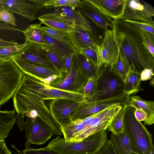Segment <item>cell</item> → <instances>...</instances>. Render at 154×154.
I'll return each instance as SVG.
<instances>
[{"label": "cell", "instance_id": "1", "mask_svg": "<svg viewBox=\"0 0 154 154\" xmlns=\"http://www.w3.org/2000/svg\"><path fill=\"white\" fill-rule=\"evenodd\" d=\"M119 53L131 70L140 74L145 69H153L154 57L144 43L139 29L124 20H113Z\"/></svg>", "mask_w": 154, "mask_h": 154}, {"label": "cell", "instance_id": "2", "mask_svg": "<svg viewBox=\"0 0 154 154\" xmlns=\"http://www.w3.org/2000/svg\"><path fill=\"white\" fill-rule=\"evenodd\" d=\"M12 97L14 109L17 113L22 114L24 118L38 117L50 127L54 135L63 134L61 126L53 118L45 102L17 90Z\"/></svg>", "mask_w": 154, "mask_h": 154}, {"label": "cell", "instance_id": "3", "mask_svg": "<svg viewBox=\"0 0 154 154\" xmlns=\"http://www.w3.org/2000/svg\"><path fill=\"white\" fill-rule=\"evenodd\" d=\"M107 135L105 131L79 141H67L58 136L45 147L57 154H96L108 140Z\"/></svg>", "mask_w": 154, "mask_h": 154}, {"label": "cell", "instance_id": "4", "mask_svg": "<svg viewBox=\"0 0 154 154\" xmlns=\"http://www.w3.org/2000/svg\"><path fill=\"white\" fill-rule=\"evenodd\" d=\"M17 90L35 97L45 102L47 100L66 99L81 103L85 100L83 93L64 91L45 85L36 78L24 74Z\"/></svg>", "mask_w": 154, "mask_h": 154}, {"label": "cell", "instance_id": "5", "mask_svg": "<svg viewBox=\"0 0 154 154\" xmlns=\"http://www.w3.org/2000/svg\"><path fill=\"white\" fill-rule=\"evenodd\" d=\"M135 108L128 105L125 110V131L128 136L136 154H151L153 146L152 136L145 127L135 118Z\"/></svg>", "mask_w": 154, "mask_h": 154}, {"label": "cell", "instance_id": "6", "mask_svg": "<svg viewBox=\"0 0 154 154\" xmlns=\"http://www.w3.org/2000/svg\"><path fill=\"white\" fill-rule=\"evenodd\" d=\"M24 75L12 58L0 60V107L13 97Z\"/></svg>", "mask_w": 154, "mask_h": 154}, {"label": "cell", "instance_id": "7", "mask_svg": "<svg viewBox=\"0 0 154 154\" xmlns=\"http://www.w3.org/2000/svg\"><path fill=\"white\" fill-rule=\"evenodd\" d=\"M96 81V94L88 101L103 100L124 93V82L114 73L110 66L101 65Z\"/></svg>", "mask_w": 154, "mask_h": 154}, {"label": "cell", "instance_id": "8", "mask_svg": "<svg viewBox=\"0 0 154 154\" xmlns=\"http://www.w3.org/2000/svg\"><path fill=\"white\" fill-rule=\"evenodd\" d=\"M88 79L75 56L68 72L51 82L50 86L65 91L82 93Z\"/></svg>", "mask_w": 154, "mask_h": 154}, {"label": "cell", "instance_id": "9", "mask_svg": "<svg viewBox=\"0 0 154 154\" xmlns=\"http://www.w3.org/2000/svg\"><path fill=\"white\" fill-rule=\"evenodd\" d=\"M130 95L122 93L106 99L82 102L71 113L72 121L82 119L115 105L128 104Z\"/></svg>", "mask_w": 154, "mask_h": 154}, {"label": "cell", "instance_id": "10", "mask_svg": "<svg viewBox=\"0 0 154 154\" xmlns=\"http://www.w3.org/2000/svg\"><path fill=\"white\" fill-rule=\"evenodd\" d=\"M122 105H115L99 112L92 122L70 141H81L89 136L106 131L112 118L121 109Z\"/></svg>", "mask_w": 154, "mask_h": 154}, {"label": "cell", "instance_id": "11", "mask_svg": "<svg viewBox=\"0 0 154 154\" xmlns=\"http://www.w3.org/2000/svg\"><path fill=\"white\" fill-rule=\"evenodd\" d=\"M12 59L24 74L35 77L48 85L64 75L55 69L26 62L16 57Z\"/></svg>", "mask_w": 154, "mask_h": 154}, {"label": "cell", "instance_id": "12", "mask_svg": "<svg viewBox=\"0 0 154 154\" xmlns=\"http://www.w3.org/2000/svg\"><path fill=\"white\" fill-rule=\"evenodd\" d=\"M154 16V8L148 2L143 0H127L123 13L117 20H131L154 24L152 18Z\"/></svg>", "mask_w": 154, "mask_h": 154}, {"label": "cell", "instance_id": "13", "mask_svg": "<svg viewBox=\"0 0 154 154\" xmlns=\"http://www.w3.org/2000/svg\"><path fill=\"white\" fill-rule=\"evenodd\" d=\"M46 0H0V6L5 7L9 12L19 14L30 21H34L35 15L44 8Z\"/></svg>", "mask_w": 154, "mask_h": 154}, {"label": "cell", "instance_id": "14", "mask_svg": "<svg viewBox=\"0 0 154 154\" xmlns=\"http://www.w3.org/2000/svg\"><path fill=\"white\" fill-rule=\"evenodd\" d=\"M24 127L27 141L31 144H44L54 135L50 127L38 117H27Z\"/></svg>", "mask_w": 154, "mask_h": 154}, {"label": "cell", "instance_id": "15", "mask_svg": "<svg viewBox=\"0 0 154 154\" xmlns=\"http://www.w3.org/2000/svg\"><path fill=\"white\" fill-rule=\"evenodd\" d=\"M81 103L60 99L50 100L48 105L51 115L61 128L71 122V112Z\"/></svg>", "mask_w": 154, "mask_h": 154}, {"label": "cell", "instance_id": "16", "mask_svg": "<svg viewBox=\"0 0 154 154\" xmlns=\"http://www.w3.org/2000/svg\"><path fill=\"white\" fill-rule=\"evenodd\" d=\"M66 38L77 51L89 47L99 54V38L92 31L75 26L72 32L67 33Z\"/></svg>", "mask_w": 154, "mask_h": 154}, {"label": "cell", "instance_id": "17", "mask_svg": "<svg viewBox=\"0 0 154 154\" xmlns=\"http://www.w3.org/2000/svg\"><path fill=\"white\" fill-rule=\"evenodd\" d=\"M119 52L113 29L106 30L99 45V54L102 64L111 66L118 57Z\"/></svg>", "mask_w": 154, "mask_h": 154}, {"label": "cell", "instance_id": "18", "mask_svg": "<svg viewBox=\"0 0 154 154\" xmlns=\"http://www.w3.org/2000/svg\"><path fill=\"white\" fill-rule=\"evenodd\" d=\"M76 8L84 16L100 29L105 30L109 27L112 29L113 20L85 0H81Z\"/></svg>", "mask_w": 154, "mask_h": 154}, {"label": "cell", "instance_id": "19", "mask_svg": "<svg viewBox=\"0 0 154 154\" xmlns=\"http://www.w3.org/2000/svg\"><path fill=\"white\" fill-rule=\"evenodd\" d=\"M16 57L26 62L56 69L43 47L33 43H30Z\"/></svg>", "mask_w": 154, "mask_h": 154}, {"label": "cell", "instance_id": "20", "mask_svg": "<svg viewBox=\"0 0 154 154\" xmlns=\"http://www.w3.org/2000/svg\"><path fill=\"white\" fill-rule=\"evenodd\" d=\"M102 13L113 20H117L122 15L127 0H85Z\"/></svg>", "mask_w": 154, "mask_h": 154}, {"label": "cell", "instance_id": "21", "mask_svg": "<svg viewBox=\"0 0 154 154\" xmlns=\"http://www.w3.org/2000/svg\"><path fill=\"white\" fill-rule=\"evenodd\" d=\"M38 19L48 27L60 29L67 33L72 32L75 26L70 19L54 12L39 16Z\"/></svg>", "mask_w": 154, "mask_h": 154}, {"label": "cell", "instance_id": "22", "mask_svg": "<svg viewBox=\"0 0 154 154\" xmlns=\"http://www.w3.org/2000/svg\"><path fill=\"white\" fill-rule=\"evenodd\" d=\"M43 37L45 45L63 58L74 54L75 49L67 38L59 39L51 37L42 30Z\"/></svg>", "mask_w": 154, "mask_h": 154}, {"label": "cell", "instance_id": "23", "mask_svg": "<svg viewBox=\"0 0 154 154\" xmlns=\"http://www.w3.org/2000/svg\"><path fill=\"white\" fill-rule=\"evenodd\" d=\"M54 12L73 20L75 26L92 31L98 36V34L94 31L89 20L78 10L70 7H61L55 8Z\"/></svg>", "mask_w": 154, "mask_h": 154}, {"label": "cell", "instance_id": "24", "mask_svg": "<svg viewBox=\"0 0 154 154\" xmlns=\"http://www.w3.org/2000/svg\"><path fill=\"white\" fill-rule=\"evenodd\" d=\"M135 108L140 109L146 114L144 124L151 125L154 123V102L152 101L143 100L138 95H133L131 97L128 104Z\"/></svg>", "mask_w": 154, "mask_h": 154}, {"label": "cell", "instance_id": "25", "mask_svg": "<svg viewBox=\"0 0 154 154\" xmlns=\"http://www.w3.org/2000/svg\"><path fill=\"white\" fill-rule=\"evenodd\" d=\"M110 139L117 154H136L131 142L125 131L117 134L111 133Z\"/></svg>", "mask_w": 154, "mask_h": 154}, {"label": "cell", "instance_id": "26", "mask_svg": "<svg viewBox=\"0 0 154 154\" xmlns=\"http://www.w3.org/2000/svg\"><path fill=\"white\" fill-rule=\"evenodd\" d=\"M16 121L15 110L0 111V139L8 137Z\"/></svg>", "mask_w": 154, "mask_h": 154}, {"label": "cell", "instance_id": "27", "mask_svg": "<svg viewBox=\"0 0 154 154\" xmlns=\"http://www.w3.org/2000/svg\"><path fill=\"white\" fill-rule=\"evenodd\" d=\"M42 24L35 23L29 25L25 29L20 30V31L24 34L26 41L42 46L45 45L41 29Z\"/></svg>", "mask_w": 154, "mask_h": 154}, {"label": "cell", "instance_id": "28", "mask_svg": "<svg viewBox=\"0 0 154 154\" xmlns=\"http://www.w3.org/2000/svg\"><path fill=\"white\" fill-rule=\"evenodd\" d=\"M140 74L130 70L124 82L123 93L130 95L142 90L140 87Z\"/></svg>", "mask_w": 154, "mask_h": 154}, {"label": "cell", "instance_id": "29", "mask_svg": "<svg viewBox=\"0 0 154 154\" xmlns=\"http://www.w3.org/2000/svg\"><path fill=\"white\" fill-rule=\"evenodd\" d=\"M128 104L124 103L118 112L111 120L107 128L108 131L115 134L123 133L125 131L124 118L126 108Z\"/></svg>", "mask_w": 154, "mask_h": 154}, {"label": "cell", "instance_id": "30", "mask_svg": "<svg viewBox=\"0 0 154 154\" xmlns=\"http://www.w3.org/2000/svg\"><path fill=\"white\" fill-rule=\"evenodd\" d=\"M74 55L88 79L96 78L99 69L80 52L76 51Z\"/></svg>", "mask_w": 154, "mask_h": 154}, {"label": "cell", "instance_id": "31", "mask_svg": "<svg viewBox=\"0 0 154 154\" xmlns=\"http://www.w3.org/2000/svg\"><path fill=\"white\" fill-rule=\"evenodd\" d=\"M86 127L83 119L72 121L69 124L61 128L64 139L67 141H70L77 133Z\"/></svg>", "mask_w": 154, "mask_h": 154}, {"label": "cell", "instance_id": "32", "mask_svg": "<svg viewBox=\"0 0 154 154\" xmlns=\"http://www.w3.org/2000/svg\"><path fill=\"white\" fill-rule=\"evenodd\" d=\"M111 67L114 73L124 82L131 68L127 62L119 52L117 59Z\"/></svg>", "mask_w": 154, "mask_h": 154}, {"label": "cell", "instance_id": "33", "mask_svg": "<svg viewBox=\"0 0 154 154\" xmlns=\"http://www.w3.org/2000/svg\"><path fill=\"white\" fill-rule=\"evenodd\" d=\"M30 43L26 41L23 43L15 45L0 47V60H4L19 55Z\"/></svg>", "mask_w": 154, "mask_h": 154}, {"label": "cell", "instance_id": "34", "mask_svg": "<svg viewBox=\"0 0 154 154\" xmlns=\"http://www.w3.org/2000/svg\"><path fill=\"white\" fill-rule=\"evenodd\" d=\"M42 47L46 51L49 60L55 68L59 72L64 75L66 73V71L63 58L49 48L45 45Z\"/></svg>", "mask_w": 154, "mask_h": 154}, {"label": "cell", "instance_id": "35", "mask_svg": "<svg viewBox=\"0 0 154 154\" xmlns=\"http://www.w3.org/2000/svg\"><path fill=\"white\" fill-rule=\"evenodd\" d=\"M80 0H46L44 8L47 9L61 7H68L75 9L79 5Z\"/></svg>", "mask_w": 154, "mask_h": 154}, {"label": "cell", "instance_id": "36", "mask_svg": "<svg viewBox=\"0 0 154 154\" xmlns=\"http://www.w3.org/2000/svg\"><path fill=\"white\" fill-rule=\"evenodd\" d=\"M88 58L98 69L102 64L99 54L92 48L87 47L82 49L80 52Z\"/></svg>", "mask_w": 154, "mask_h": 154}, {"label": "cell", "instance_id": "37", "mask_svg": "<svg viewBox=\"0 0 154 154\" xmlns=\"http://www.w3.org/2000/svg\"><path fill=\"white\" fill-rule=\"evenodd\" d=\"M96 90V78H88L82 93L85 97V100L88 101L91 100L95 95Z\"/></svg>", "mask_w": 154, "mask_h": 154}, {"label": "cell", "instance_id": "38", "mask_svg": "<svg viewBox=\"0 0 154 154\" xmlns=\"http://www.w3.org/2000/svg\"><path fill=\"white\" fill-rule=\"evenodd\" d=\"M139 29L144 43L150 53L154 57V34L140 29Z\"/></svg>", "mask_w": 154, "mask_h": 154}, {"label": "cell", "instance_id": "39", "mask_svg": "<svg viewBox=\"0 0 154 154\" xmlns=\"http://www.w3.org/2000/svg\"><path fill=\"white\" fill-rule=\"evenodd\" d=\"M41 29L45 33L53 38L61 40L67 38V33L65 31L48 26H41Z\"/></svg>", "mask_w": 154, "mask_h": 154}, {"label": "cell", "instance_id": "40", "mask_svg": "<svg viewBox=\"0 0 154 154\" xmlns=\"http://www.w3.org/2000/svg\"><path fill=\"white\" fill-rule=\"evenodd\" d=\"M31 143L26 141L25 142L26 148L23 151V154H57L47 149L46 147L35 149L31 147Z\"/></svg>", "mask_w": 154, "mask_h": 154}, {"label": "cell", "instance_id": "41", "mask_svg": "<svg viewBox=\"0 0 154 154\" xmlns=\"http://www.w3.org/2000/svg\"><path fill=\"white\" fill-rule=\"evenodd\" d=\"M15 19L13 13L9 11L3 6H0V21L16 26Z\"/></svg>", "mask_w": 154, "mask_h": 154}, {"label": "cell", "instance_id": "42", "mask_svg": "<svg viewBox=\"0 0 154 154\" xmlns=\"http://www.w3.org/2000/svg\"><path fill=\"white\" fill-rule=\"evenodd\" d=\"M124 20L142 30L154 34V24L131 20Z\"/></svg>", "mask_w": 154, "mask_h": 154}, {"label": "cell", "instance_id": "43", "mask_svg": "<svg viewBox=\"0 0 154 154\" xmlns=\"http://www.w3.org/2000/svg\"><path fill=\"white\" fill-rule=\"evenodd\" d=\"M96 154H117L111 140H107Z\"/></svg>", "mask_w": 154, "mask_h": 154}, {"label": "cell", "instance_id": "44", "mask_svg": "<svg viewBox=\"0 0 154 154\" xmlns=\"http://www.w3.org/2000/svg\"><path fill=\"white\" fill-rule=\"evenodd\" d=\"M153 69H145L143 70L140 74L141 81H145L152 79L154 75Z\"/></svg>", "mask_w": 154, "mask_h": 154}, {"label": "cell", "instance_id": "45", "mask_svg": "<svg viewBox=\"0 0 154 154\" xmlns=\"http://www.w3.org/2000/svg\"><path fill=\"white\" fill-rule=\"evenodd\" d=\"M134 116L135 118L139 121H144L146 118V113L142 110L135 108Z\"/></svg>", "mask_w": 154, "mask_h": 154}, {"label": "cell", "instance_id": "46", "mask_svg": "<svg viewBox=\"0 0 154 154\" xmlns=\"http://www.w3.org/2000/svg\"><path fill=\"white\" fill-rule=\"evenodd\" d=\"M74 54L67 56L63 58L65 67L66 71V73L65 74H67L70 70Z\"/></svg>", "mask_w": 154, "mask_h": 154}, {"label": "cell", "instance_id": "47", "mask_svg": "<svg viewBox=\"0 0 154 154\" xmlns=\"http://www.w3.org/2000/svg\"><path fill=\"white\" fill-rule=\"evenodd\" d=\"M24 118V117L21 114L17 113L16 115V118L17 119V122L21 131H23V129Z\"/></svg>", "mask_w": 154, "mask_h": 154}, {"label": "cell", "instance_id": "48", "mask_svg": "<svg viewBox=\"0 0 154 154\" xmlns=\"http://www.w3.org/2000/svg\"><path fill=\"white\" fill-rule=\"evenodd\" d=\"M8 29L11 30H18L20 31V30L13 26H11L9 24L2 22H0V30Z\"/></svg>", "mask_w": 154, "mask_h": 154}, {"label": "cell", "instance_id": "49", "mask_svg": "<svg viewBox=\"0 0 154 154\" xmlns=\"http://www.w3.org/2000/svg\"><path fill=\"white\" fill-rule=\"evenodd\" d=\"M19 45L17 42L14 40L10 41H7L4 40L0 38V47L15 45Z\"/></svg>", "mask_w": 154, "mask_h": 154}, {"label": "cell", "instance_id": "50", "mask_svg": "<svg viewBox=\"0 0 154 154\" xmlns=\"http://www.w3.org/2000/svg\"><path fill=\"white\" fill-rule=\"evenodd\" d=\"M8 149L4 140L0 142V154H7Z\"/></svg>", "mask_w": 154, "mask_h": 154}, {"label": "cell", "instance_id": "51", "mask_svg": "<svg viewBox=\"0 0 154 154\" xmlns=\"http://www.w3.org/2000/svg\"><path fill=\"white\" fill-rule=\"evenodd\" d=\"M12 147L17 152V154H23L18 149H17L14 145H11Z\"/></svg>", "mask_w": 154, "mask_h": 154}, {"label": "cell", "instance_id": "52", "mask_svg": "<svg viewBox=\"0 0 154 154\" xmlns=\"http://www.w3.org/2000/svg\"><path fill=\"white\" fill-rule=\"evenodd\" d=\"M151 154H154V148L153 146H152L151 149Z\"/></svg>", "mask_w": 154, "mask_h": 154}, {"label": "cell", "instance_id": "53", "mask_svg": "<svg viewBox=\"0 0 154 154\" xmlns=\"http://www.w3.org/2000/svg\"><path fill=\"white\" fill-rule=\"evenodd\" d=\"M7 154H12L9 149L7 151Z\"/></svg>", "mask_w": 154, "mask_h": 154}, {"label": "cell", "instance_id": "54", "mask_svg": "<svg viewBox=\"0 0 154 154\" xmlns=\"http://www.w3.org/2000/svg\"><path fill=\"white\" fill-rule=\"evenodd\" d=\"M3 140H3V139H0V142L2 141Z\"/></svg>", "mask_w": 154, "mask_h": 154}, {"label": "cell", "instance_id": "55", "mask_svg": "<svg viewBox=\"0 0 154 154\" xmlns=\"http://www.w3.org/2000/svg\"><path fill=\"white\" fill-rule=\"evenodd\" d=\"M0 111H1V110H0Z\"/></svg>", "mask_w": 154, "mask_h": 154}]
</instances>
